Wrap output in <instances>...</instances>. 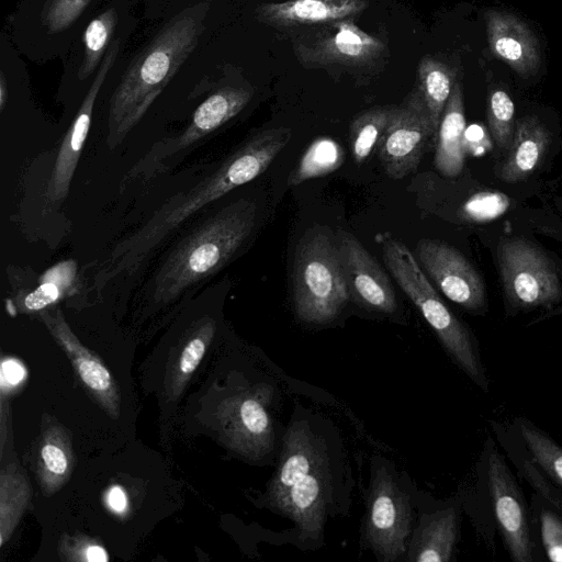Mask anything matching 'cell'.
Wrapping results in <instances>:
<instances>
[{"label": "cell", "instance_id": "obj_33", "mask_svg": "<svg viewBox=\"0 0 562 562\" xmlns=\"http://www.w3.org/2000/svg\"><path fill=\"white\" fill-rule=\"evenodd\" d=\"M509 206V199L498 192H479L462 205V215L475 223H485L502 216Z\"/></svg>", "mask_w": 562, "mask_h": 562}, {"label": "cell", "instance_id": "obj_27", "mask_svg": "<svg viewBox=\"0 0 562 562\" xmlns=\"http://www.w3.org/2000/svg\"><path fill=\"white\" fill-rule=\"evenodd\" d=\"M417 74L418 87L415 91L425 106L436 139L443 110L456 82V72L448 65L425 56L418 64Z\"/></svg>", "mask_w": 562, "mask_h": 562}, {"label": "cell", "instance_id": "obj_9", "mask_svg": "<svg viewBox=\"0 0 562 562\" xmlns=\"http://www.w3.org/2000/svg\"><path fill=\"white\" fill-rule=\"evenodd\" d=\"M134 8L133 0H106L91 15L60 58L59 101L75 108L82 100L112 46L137 29Z\"/></svg>", "mask_w": 562, "mask_h": 562}, {"label": "cell", "instance_id": "obj_24", "mask_svg": "<svg viewBox=\"0 0 562 562\" xmlns=\"http://www.w3.org/2000/svg\"><path fill=\"white\" fill-rule=\"evenodd\" d=\"M465 116L460 82L456 81L438 127L434 164L446 177L458 176L465 158Z\"/></svg>", "mask_w": 562, "mask_h": 562}, {"label": "cell", "instance_id": "obj_38", "mask_svg": "<svg viewBox=\"0 0 562 562\" xmlns=\"http://www.w3.org/2000/svg\"><path fill=\"white\" fill-rule=\"evenodd\" d=\"M525 476L530 484L537 488L549 502L562 512V495L550 484V482L541 474L532 460L524 462Z\"/></svg>", "mask_w": 562, "mask_h": 562}, {"label": "cell", "instance_id": "obj_36", "mask_svg": "<svg viewBox=\"0 0 562 562\" xmlns=\"http://www.w3.org/2000/svg\"><path fill=\"white\" fill-rule=\"evenodd\" d=\"M540 531L548 558L554 562H562V520L555 514L542 510Z\"/></svg>", "mask_w": 562, "mask_h": 562}, {"label": "cell", "instance_id": "obj_2", "mask_svg": "<svg viewBox=\"0 0 562 562\" xmlns=\"http://www.w3.org/2000/svg\"><path fill=\"white\" fill-rule=\"evenodd\" d=\"M288 127L255 134L215 170L187 191L166 201L138 229L120 240L95 274L103 288L119 277L138 271L162 243L200 210L261 175L286 146Z\"/></svg>", "mask_w": 562, "mask_h": 562}, {"label": "cell", "instance_id": "obj_3", "mask_svg": "<svg viewBox=\"0 0 562 562\" xmlns=\"http://www.w3.org/2000/svg\"><path fill=\"white\" fill-rule=\"evenodd\" d=\"M256 204L240 199L194 226L170 249L148 284L150 302L167 305L218 272L251 235Z\"/></svg>", "mask_w": 562, "mask_h": 562}, {"label": "cell", "instance_id": "obj_10", "mask_svg": "<svg viewBox=\"0 0 562 562\" xmlns=\"http://www.w3.org/2000/svg\"><path fill=\"white\" fill-rule=\"evenodd\" d=\"M503 290L517 310L555 304L561 282L553 261L537 245L521 237L499 241L496 250Z\"/></svg>", "mask_w": 562, "mask_h": 562}, {"label": "cell", "instance_id": "obj_40", "mask_svg": "<svg viewBox=\"0 0 562 562\" xmlns=\"http://www.w3.org/2000/svg\"><path fill=\"white\" fill-rule=\"evenodd\" d=\"M106 504L116 514L125 513L128 501L124 490L119 485L111 486L106 492Z\"/></svg>", "mask_w": 562, "mask_h": 562}, {"label": "cell", "instance_id": "obj_37", "mask_svg": "<svg viewBox=\"0 0 562 562\" xmlns=\"http://www.w3.org/2000/svg\"><path fill=\"white\" fill-rule=\"evenodd\" d=\"M63 294V290L57 284L46 281V283L38 285L35 290L27 292L20 300L22 311L26 312H42L47 306L57 302Z\"/></svg>", "mask_w": 562, "mask_h": 562}, {"label": "cell", "instance_id": "obj_29", "mask_svg": "<svg viewBox=\"0 0 562 562\" xmlns=\"http://www.w3.org/2000/svg\"><path fill=\"white\" fill-rule=\"evenodd\" d=\"M341 146L330 137H317L306 148L297 166L289 177V186H296L308 179L326 176L344 162Z\"/></svg>", "mask_w": 562, "mask_h": 562}, {"label": "cell", "instance_id": "obj_39", "mask_svg": "<svg viewBox=\"0 0 562 562\" xmlns=\"http://www.w3.org/2000/svg\"><path fill=\"white\" fill-rule=\"evenodd\" d=\"M26 376L24 366L16 359L5 358L1 362V395L21 384Z\"/></svg>", "mask_w": 562, "mask_h": 562}, {"label": "cell", "instance_id": "obj_21", "mask_svg": "<svg viewBox=\"0 0 562 562\" xmlns=\"http://www.w3.org/2000/svg\"><path fill=\"white\" fill-rule=\"evenodd\" d=\"M368 5V0H288L257 4L252 15L257 22L274 26L307 25L346 20Z\"/></svg>", "mask_w": 562, "mask_h": 562}, {"label": "cell", "instance_id": "obj_16", "mask_svg": "<svg viewBox=\"0 0 562 562\" xmlns=\"http://www.w3.org/2000/svg\"><path fill=\"white\" fill-rule=\"evenodd\" d=\"M487 477L496 521L510 558L515 562H531L532 542L526 505L509 469L496 450L488 456Z\"/></svg>", "mask_w": 562, "mask_h": 562}, {"label": "cell", "instance_id": "obj_30", "mask_svg": "<svg viewBox=\"0 0 562 562\" xmlns=\"http://www.w3.org/2000/svg\"><path fill=\"white\" fill-rule=\"evenodd\" d=\"M395 106L374 108L361 113L350 124L349 139L352 158L357 164L364 161L376 148Z\"/></svg>", "mask_w": 562, "mask_h": 562}, {"label": "cell", "instance_id": "obj_8", "mask_svg": "<svg viewBox=\"0 0 562 562\" xmlns=\"http://www.w3.org/2000/svg\"><path fill=\"white\" fill-rule=\"evenodd\" d=\"M293 301L300 319L325 324L350 301L336 238L323 228L301 239L293 267Z\"/></svg>", "mask_w": 562, "mask_h": 562}, {"label": "cell", "instance_id": "obj_1", "mask_svg": "<svg viewBox=\"0 0 562 562\" xmlns=\"http://www.w3.org/2000/svg\"><path fill=\"white\" fill-rule=\"evenodd\" d=\"M226 2H204L154 23L117 59L100 93L106 145L116 148L157 106L194 52L226 21Z\"/></svg>", "mask_w": 562, "mask_h": 562}, {"label": "cell", "instance_id": "obj_35", "mask_svg": "<svg viewBox=\"0 0 562 562\" xmlns=\"http://www.w3.org/2000/svg\"><path fill=\"white\" fill-rule=\"evenodd\" d=\"M135 7H143L142 18L156 23L169 19L183 10L204 2H226V0H133Z\"/></svg>", "mask_w": 562, "mask_h": 562}, {"label": "cell", "instance_id": "obj_5", "mask_svg": "<svg viewBox=\"0 0 562 562\" xmlns=\"http://www.w3.org/2000/svg\"><path fill=\"white\" fill-rule=\"evenodd\" d=\"M236 70L228 61L214 86L191 111L186 126L156 142L127 171L123 186L149 180L172 168L249 105L255 95L254 87L237 77Z\"/></svg>", "mask_w": 562, "mask_h": 562}, {"label": "cell", "instance_id": "obj_28", "mask_svg": "<svg viewBox=\"0 0 562 562\" xmlns=\"http://www.w3.org/2000/svg\"><path fill=\"white\" fill-rule=\"evenodd\" d=\"M31 486L16 464H8L0 473V546L11 538L29 501Z\"/></svg>", "mask_w": 562, "mask_h": 562}, {"label": "cell", "instance_id": "obj_22", "mask_svg": "<svg viewBox=\"0 0 562 562\" xmlns=\"http://www.w3.org/2000/svg\"><path fill=\"white\" fill-rule=\"evenodd\" d=\"M550 145V133L533 115L521 117L515 125L513 143L497 168V177L508 183L528 178L543 161Z\"/></svg>", "mask_w": 562, "mask_h": 562}, {"label": "cell", "instance_id": "obj_7", "mask_svg": "<svg viewBox=\"0 0 562 562\" xmlns=\"http://www.w3.org/2000/svg\"><path fill=\"white\" fill-rule=\"evenodd\" d=\"M106 0H16L3 29L29 60L61 58L91 15Z\"/></svg>", "mask_w": 562, "mask_h": 562}, {"label": "cell", "instance_id": "obj_20", "mask_svg": "<svg viewBox=\"0 0 562 562\" xmlns=\"http://www.w3.org/2000/svg\"><path fill=\"white\" fill-rule=\"evenodd\" d=\"M485 23L490 49L494 56L522 77L538 71L541 63L540 45L521 19L491 9L485 12Z\"/></svg>", "mask_w": 562, "mask_h": 562}, {"label": "cell", "instance_id": "obj_26", "mask_svg": "<svg viewBox=\"0 0 562 562\" xmlns=\"http://www.w3.org/2000/svg\"><path fill=\"white\" fill-rule=\"evenodd\" d=\"M456 539L457 515L453 509L425 516L412 541L411 560L447 562L451 559Z\"/></svg>", "mask_w": 562, "mask_h": 562}, {"label": "cell", "instance_id": "obj_23", "mask_svg": "<svg viewBox=\"0 0 562 562\" xmlns=\"http://www.w3.org/2000/svg\"><path fill=\"white\" fill-rule=\"evenodd\" d=\"M35 452V472L41 490L45 496H50L67 483L72 472L69 431L55 420L46 422Z\"/></svg>", "mask_w": 562, "mask_h": 562}, {"label": "cell", "instance_id": "obj_4", "mask_svg": "<svg viewBox=\"0 0 562 562\" xmlns=\"http://www.w3.org/2000/svg\"><path fill=\"white\" fill-rule=\"evenodd\" d=\"M327 465L314 436L294 426L284 436L279 467L269 482L268 505L293 520L303 538L322 536L327 503Z\"/></svg>", "mask_w": 562, "mask_h": 562}, {"label": "cell", "instance_id": "obj_18", "mask_svg": "<svg viewBox=\"0 0 562 562\" xmlns=\"http://www.w3.org/2000/svg\"><path fill=\"white\" fill-rule=\"evenodd\" d=\"M40 317L56 342L64 349L88 393L112 417L120 413L115 380L103 362L76 337L59 308L44 310Z\"/></svg>", "mask_w": 562, "mask_h": 562}, {"label": "cell", "instance_id": "obj_12", "mask_svg": "<svg viewBox=\"0 0 562 562\" xmlns=\"http://www.w3.org/2000/svg\"><path fill=\"white\" fill-rule=\"evenodd\" d=\"M435 135L425 106L416 91L401 106H395L378 146V156L387 176L398 180L412 173Z\"/></svg>", "mask_w": 562, "mask_h": 562}, {"label": "cell", "instance_id": "obj_15", "mask_svg": "<svg viewBox=\"0 0 562 562\" xmlns=\"http://www.w3.org/2000/svg\"><path fill=\"white\" fill-rule=\"evenodd\" d=\"M417 260L440 291L468 311L485 306V285L470 261L452 246L423 238L416 246Z\"/></svg>", "mask_w": 562, "mask_h": 562}, {"label": "cell", "instance_id": "obj_31", "mask_svg": "<svg viewBox=\"0 0 562 562\" xmlns=\"http://www.w3.org/2000/svg\"><path fill=\"white\" fill-rule=\"evenodd\" d=\"M519 427L532 461L562 486V447L526 420H521Z\"/></svg>", "mask_w": 562, "mask_h": 562}, {"label": "cell", "instance_id": "obj_13", "mask_svg": "<svg viewBox=\"0 0 562 562\" xmlns=\"http://www.w3.org/2000/svg\"><path fill=\"white\" fill-rule=\"evenodd\" d=\"M130 40H119L112 46L87 93L74 108L70 125L58 148L45 191L47 201L55 206H59L69 193L76 167L98 110L102 87L117 59L125 53Z\"/></svg>", "mask_w": 562, "mask_h": 562}, {"label": "cell", "instance_id": "obj_17", "mask_svg": "<svg viewBox=\"0 0 562 562\" xmlns=\"http://www.w3.org/2000/svg\"><path fill=\"white\" fill-rule=\"evenodd\" d=\"M336 244L350 300L369 310L393 313L397 306L395 292L375 258L344 229H338Z\"/></svg>", "mask_w": 562, "mask_h": 562}, {"label": "cell", "instance_id": "obj_19", "mask_svg": "<svg viewBox=\"0 0 562 562\" xmlns=\"http://www.w3.org/2000/svg\"><path fill=\"white\" fill-rule=\"evenodd\" d=\"M384 44L350 20H341L310 45L295 47L300 61L310 67L329 64L363 65L379 57Z\"/></svg>", "mask_w": 562, "mask_h": 562}, {"label": "cell", "instance_id": "obj_6", "mask_svg": "<svg viewBox=\"0 0 562 562\" xmlns=\"http://www.w3.org/2000/svg\"><path fill=\"white\" fill-rule=\"evenodd\" d=\"M381 245L385 266L396 283L419 308L451 358L476 384L486 389L469 330L441 301L413 252L389 234L381 236Z\"/></svg>", "mask_w": 562, "mask_h": 562}, {"label": "cell", "instance_id": "obj_25", "mask_svg": "<svg viewBox=\"0 0 562 562\" xmlns=\"http://www.w3.org/2000/svg\"><path fill=\"white\" fill-rule=\"evenodd\" d=\"M216 330L210 316L199 318L186 331L167 375V393L178 398L203 359Z\"/></svg>", "mask_w": 562, "mask_h": 562}, {"label": "cell", "instance_id": "obj_14", "mask_svg": "<svg viewBox=\"0 0 562 562\" xmlns=\"http://www.w3.org/2000/svg\"><path fill=\"white\" fill-rule=\"evenodd\" d=\"M272 389L260 384L225 398L218 420L227 445L249 459L265 457L273 446V427L268 412Z\"/></svg>", "mask_w": 562, "mask_h": 562}, {"label": "cell", "instance_id": "obj_34", "mask_svg": "<svg viewBox=\"0 0 562 562\" xmlns=\"http://www.w3.org/2000/svg\"><path fill=\"white\" fill-rule=\"evenodd\" d=\"M60 558L67 561L105 562L106 550L86 536H65L59 543Z\"/></svg>", "mask_w": 562, "mask_h": 562}, {"label": "cell", "instance_id": "obj_32", "mask_svg": "<svg viewBox=\"0 0 562 562\" xmlns=\"http://www.w3.org/2000/svg\"><path fill=\"white\" fill-rule=\"evenodd\" d=\"M514 102L509 94L502 90H493L487 99V123L496 146L508 151L512 146L514 124Z\"/></svg>", "mask_w": 562, "mask_h": 562}, {"label": "cell", "instance_id": "obj_11", "mask_svg": "<svg viewBox=\"0 0 562 562\" xmlns=\"http://www.w3.org/2000/svg\"><path fill=\"white\" fill-rule=\"evenodd\" d=\"M411 522L407 495L385 469L378 470L368 498L364 538L380 561H395L405 552Z\"/></svg>", "mask_w": 562, "mask_h": 562}]
</instances>
